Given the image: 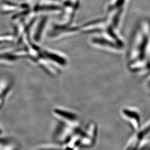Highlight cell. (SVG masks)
Listing matches in <instances>:
<instances>
[{
  "instance_id": "obj_1",
  "label": "cell",
  "mask_w": 150,
  "mask_h": 150,
  "mask_svg": "<svg viewBox=\"0 0 150 150\" xmlns=\"http://www.w3.org/2000/svg\"><path fill=\"white\" fill-rule=\"evenodd\" d=\"M120 115L134 132L139 130L142 125V117L140 112L137 108L133 106L125 107L120 110Z\"/></svg>"
},
{
  "instance_id": "obj_2",
  "label": "cell",
  "mask_w": 150,
  "mask_h": 150,
  "mask_svg": "<svg viewBox=\"0 0 150 150\" xmlns=\"http://www.w3.org/2000/svg\"><path fill=\"white\" fill-rule=\"evenodd\" d=\"M98 136V127L93 122H88L82 131L80 147H92L95 144Z\"/></svg>"
},
{
  "instance_id": "obj_3",
  "label": "cell",
  "mask_w": 150,
  "mask_h": 150,
  "mask_svg": "<svg viewBox=\"0 0 150 150\" xmlns=\"http://www.w3.org/2000/svg\"><path fill=\"white\" fill-rule=\"evenodd\" d=\"M129 71L135 74H150V60L143 57L142 58L128 62Z\"/></svg>"
},
{
  "instance_id": "obj_4",
  "label": "cell",
  "mask_w": 150,
  "mask_h": 150,
  "mask_svg": "<svg viewBox=\"0 0 150 150\" xmlns=\"http://www.w3.org/2000/svg\"><path fill=\"white\" fill-rule=\"evenodd\" d=\"M54 113L56 116L65 120L71 126L79 127L78 117L75 113L59 108L54 109Z\"/></svg>"
},
{
  "instance_id": "obj_5",
  "label": "cell",
  "mask_w": 150,
  "mask_h": 150,
  "mask_svg": "<svg viewBox=\"0 0 150 150\" xmlns=\"http://www.w3.org/2000/svg\"><path fill=\"white\" fill-rule=\"evenodd\" d=\"M43 56L48 61L54 62V64H58L62 67L65 66L67 65V61L66 58L62 56L57 54V52H52L47 50L41 51Z\"/></svg>"
},
{
  "instance_id": "obj_6",
  "label": "cell",
  "mask_w": 150,
  "mask_h": 150,
  "mask_svg": "<svg viewBox=\"0 0 150 150\" xmlns=\"http://www.w3.org/2000/svg\"><path fill=\"white\" fill-rule=\"evenodd\" d=\"M134 133L137 136L140 142L145 138L148 137L150 134V117L144 124L142 125L139 131Z\"/></svg>"
},
{
  "instance_id": "obj_7",
  "label": "cell",
  "mask_w": 150,
  "mask_h": 150,
  "mask_svg": "<svg viewBox=\"0 0 150 150\" xmlns=\"http://www.w3.org/2000/svg\"><path fill=\"white\" fill-rule=\"evenodd\" d=\"M147 138L148 139V144L146 149H150V137H147Z\"/></svg>"
},
{
  "instance_id": "obj_8",
  "label": "cell",
  "mask_w": 150,
  "mask_h": 150,
  "mask_svg": "<svg viewBox=\"0 0 150 150\" xmlns=\"http://www.w3.org/2000/svg\"><path fill=\"white\" fill-rule=\"evenodd\" d=\"M1 134H2V131L1 129H0V135H1Z\"/></svg>"
}]
</instances>
